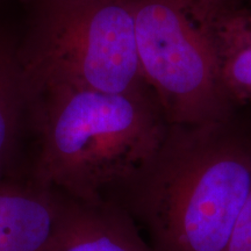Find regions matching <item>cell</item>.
<instances>
[{
	"mask_svg": "<svg viewBox=\"0 0 251 251\" xmlns=\"http://www.w3.org/2000/svg\"><path fill=\"white\" fill-rule=\"evenodd\" d=\"M29 94L28 177L72 201H113L153 156L169 126L151 90L111 94L54 85Z\"/></svg>",
	"mask_w": 251,
	"mask_h": 251,
	"instance_id": "obj_1",
	"label": "cell"
},
{
	"mask_svg": "<svg viewBox=\"0 0 251 251\" xmlns=\"http://www.w3.org/2000/svg\"><path fill=\"white\" fill-rule=\"evenodd\" d=\"M251 191V139L231 119L169 125L158 149L112 202L151 251H225Z\"/></svg>",
	"mask_w": 251,
	"mask_h": 251,
	"instance_id": "obj_2",
	"label": "cell"
},
{
	"mask_svg": "<svg viewBox=\"0 0 251 251\" xmlns=\"http://www.w3.org/2000/svg\"><path fill=\"white\" fill-rule=\"evenodd\" d=\"M18 57L27 89L68 85L124 94L150 90L130 0H19Z\"/></svg>",
	"mask_w": 251,
	"mask_h": 251,
	"instance_id": "obj_3",
	"label": "cell"
},
{
	"mask_svg": "<svg viewBox=\"0 0 251 251\" xmlns=\"http://www.w3.org/2000/svg\"><path fill=\"white\" fill-rule=\"evenodd\" d=\"M130 1L141 71L168 125L231 119L218 48L191 21L186 0Z\"/></svg>",
	"mask_w": 251,
	"mask_h": 251,
	"instance_id": "obj_4",
	"label": "cell"
},
{
	"mask_svg": "<svg viewBox=\"0 0 251 251\" xmlns=\"http://www.w3.org/2000/svg\"><path fill=\"white\" fill-rule=\"evenodd\" d=\"M71 203L30 180L0 184V251H49Z\"/></svg>",
	"mask_w": 251,
	"mask_h": 251,
	"instance_id": "obj_5",
	"label": "cell"
},
{
	"mask_svg": "<svg viewBox=\"0 0 251 251\" xmlns=\"http://www.w3.org/2000/svg\"><path fill=\"white\" fill-rule=\"evenodd\" d=\"M29 98L18 57V27L0 21V184L29 180L24 150Z\"/></svg>",
	"mask_w": 251,
	"mask_h": 251,
	"instance_id": "obj_6",
	"label": "cell"
},
{
	"mask_svg": "<svg viewBox=\"0 0 251 251\" xmlns=\"http://www.w3.org/2000/svg\"><path fill=\"white\" fill-rule=\"evenodd\" d=\"M49 251H151L130 215L112 201H72Z\"/></svg>",
	"mask_w": 251,
	"mask_h": 251,
	"instance_id": "obj_7",
	"label": "cell"
},
{
	"mask_svg": "<svg viewBox=\"0 0 251 251\" xmlns=\"http://www.w3.org/2000/svg\"><path fill=\"white\" fill-rule=\"evenodd\" d=\"M226 85L230 96L251 97V48L229 55L222 61Z\"/></svg>",
	"mask_w": 251,
	"mask_h": 251,
	"instance_id": "obj_8",
	"label": "cell"
},
{
	"mask_svg": "<svg viewBox=\"0 0 251 251\" xmlns=\"http://www.w3.org/2000/svg\"><path fill=\"white\" fill-rule=\"evenodd\" d=\"M225 251H251V191Z\"/></svg>",
	"mask_w": 251,
	"mask_h": 251,
	"instance_id": "obj_9",
	"label": "cell"
}]
</instances>
